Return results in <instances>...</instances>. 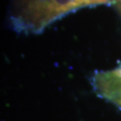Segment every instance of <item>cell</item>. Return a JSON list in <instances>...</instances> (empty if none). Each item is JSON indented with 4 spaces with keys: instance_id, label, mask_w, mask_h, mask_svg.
<instances>
[{
    "instance_id": "6da1fadb",
    "label": "cell",
    "mask_w": 121,
    "mask_h": 121,
    "mask_svg": "<svg viewBox=\"0 0 121 121\" xmlns=\"http://www.w3.org/2000/svg\"><path fill=\"white\" fill-rule=\"evenodd\" d=\"M82 7L80 0H15L11 18L15 30L39 32Z\"/></svg>"
}]
</instances>
